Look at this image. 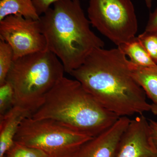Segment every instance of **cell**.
<instances>
[{"instance_id":"1","label":"cell","mask_w":157,"mask_h":157,"mask_svg":"<svg viewBox=\"0 0 157 157\" xmlns=\"http://www.w3.org/2000/svg\"><path fill=\"white\" fill-rule=\"evenodd\" d=\"M131 61L118 47L93 51L70 75L93 98L120 117L150 111L144 91L132 75Z\"/></svg>"},{"instance_id":"2","label":"cell","mask_w":157,"mask_h":157,"mask_svg":"<svg viewBox=\"0 0 157 157\" xmlns=\"http://www.w3.org/2000/svg\"><path fill=\"white\" fill-rule=\"evenodd\" d=\"M47 49L61 62L66 73L79 67L96 48L104 42L91 29L79 0H61L39 19Z\"/></svg>"},{"instance_id":"3","label":"cell","mask_w":157,"mask_h":157,"mask_svg":"<svg viewBox=\"0 0 157 157\" xmlns=\"http://www.w3.org/2000/svg\"><path fill=\"white\" fill-rule=\"evenodd\" d=\"M31 117L53 120L92 137L109 128L120 117L98 103L78 80L65 76Z\"/></svg>"},{"instance_id":"4","label":"cell","mask_w":157,"mask_h":157,"mask_svg":"<svg viewBox=\"0 0 157 157\" xmlns=\"http://www.w3.org/2000/svg\"><path fill=\"white\" fill-rule=\"evenodd\" d=\"M65 72L58 58L46 49L14 60L6 80L14 89L16 105L32 115Z\"/></svg>"},{"instance_id":"5","label":"cell","mask_w":157,"mask_h":157,"mask_svg":"<svg viewBox=\"0 0 157 157\" xmlns=\"http://www.w3.org/2000/svg\"><path fill=\"white\" fill-rule=\"evenodd\" d=\"M93 137L53 120L29 117L21 124L14 142L40 150L48 157H74Z\"/></svg>"},{"instance_id":"6","label":"cell","mask_w":157,"mask_h":157,"mask_svg":"<svg viewBox=\"0 0 157 157\" xmlns=\"http://www.w3.org/2000/svg\"><path fill=\"white\" fill-rule=\"evenodd\" d=\"M91 24L117 46L135 38L138 23L131 0H89Z\"/></svg>"},{"instance_id":"7","label":"cell","mask_w":157,"mask_h":157,"mask_svg":"<svg viewBox=\"0 0 157 157\" xmlns=\"http://www.w3.org/2000/svg\"><path fill=\"white\" fill-rule=\"evenodd\" d=\"M0 39L12 48L14 60L47 49L39 20L11 15L0 21Z\"/></svg>"},{"instance_id":"8","label":"cell","mask_w":157,"mask_h":157,"mask_svg":"<svg viewBox=\"0 0 157 157\" xmlns=\"http://www.w3.org/2000/svg\"><path fill=\"white\" fill-rule=\"evenodd\" d=\"M116 157H157L149 120L143 114L131 120Z\"/></svg>"},{"instance_id":"9","label":"cell","mask_w":157,"mask_h":157,"mask_svg":"<svg viewBox=\"0 0 157 157\" xmlns=\"http://www.w3.org/2000/svg\"><path fill=\"white\" fill-rule=\"evenodd\" d=\"M131 119L122 117L109 128L83 144L74 157H116Z\"/></svg>"},{"instance_id":"10","label":"cell","mask_w":157,"mask_h":157,"mask_svg":"<svg viewBox=\"0 0 157 157\" xmlns=\"http://www.w3.org/2000/svg\"><path fill=\"white\" fill-rule=\"evenodd\" d=\"M32 114L28 110L15 105L0 116V157H3L14 143V138L22 121Z\"/></svg>"},{"instance_id":"11","label":"cell","mask_w":157,"mask_h":157,"mask_svg":"<svg viewBox=\"0 0 157 157\" xmlns=\"http://www.w3.org/2000/svg\"><path fill=\"white\" fill-rule=\"evenodd\" d=\"M131 63L134 78L143 89L147 97L153 104H157V65L144 67Z\"/></svg>"},{"instance_id":"12","label":"cell","mask_w":157,"mask_h":157,"mask_svg":"<svg viewBox=\"0 0 157 157\" xmlns=\"http://www.w3.org/2000/svg\"><path fill=\"white\" fill-rule=\"evenodd\" d=\"M11 15H20L34 20H39L40 17L32 0H1L0 21Z\"/></svg>"},{"instance_id":"13","label":"cell","mask_w":157,"mask_h":157,"mask_svg":"<svg viewBox=\"0 0 157 157\" xmlns=\"http://www.w3.org/2000/svg\"><path fill=\"white\" fill-rule=\"evenodd\" d=\"M117 47L120 48L126 56H129L130 60L134 64L144 67L157 65L150 56L137 37H135Z\"/></svg>"},{"instance_id":"14","label":"cell","mask_w":157,"mask_h":157,"mask_svg":"<svg viewBox=\"0 0 157 157\" xmlns=\"http://www.w3.org/2000/svg\"><path fill=\"white\" fill-rule=\"evenodd\" d=\"M14 53L10 45L0 41V85L6 81L7 75L14 61Z\"/></svg>"},{"instance_id":"15","label":"cell","mask_w":157,"mask_h":157,"mask_svg":"<svg viewBox=\"0 0 157 157\" xmlns=\"http://www.w3.org/2000/svg\"><path fill=\"white\" fill-rule=\"evenodd\" d=\"M16 105L14 89L9 82L0 85V116L4 115Z\"/></svg>"},{"instance_id":"16","label":"cell","mask_w":157,"mask_h":157,"mask_svg":"<svg viewBox=\"0 0 157 157\" xmlns=\"http://www.w3.org/2000/svg\"><path fill=\"white\" fill-rule=\"evenodd\" d=\"M3 157H48L42 151L14 142Z\"/></svg>"},{"instance_id":"17","label":"cell","mask_w":157,"mask_h":157,"mask_svg":"<svg viewBox=\"0 0 157 157\" xmlns=\"http://www.w3.org/2000/svg\"><path fill=\"white\" fill-rule=\"evenodd\" d=\"M137 38L151 59L157 64V35L144 31Z\"/></svg>"},{"instance_id":"18","label":"cell","mask_w":157,"mask_h":157,"mask_svg":"<svg viewBox=\"0 0 157 157\" xmlns=\"http://www.w3.org/2000/svg\"><path fill=\"white\" fill-rule=\"evenodd\" d=\"M39 16L43 14L50 8L52 5L61 0H32ZM80 1V0H79ZM85 1V0H83Z\"/></svg>"},{"instance_id":"19","label":"cell","mask_w":157,"mask_h":157,"mask_svg":"<svg viewBox=\"0 0 157 157\" xmlns=\"http://www.w3.org/2000/svg\"><path fill=\"white\" fill-rule=\"evenodd\" d=\"M145 32L157 35V8L150 14Z\"/></svg>"},{"instance_id":"20","label":"cell","mask_w":157,"mask_h":157,"mask_svg":"<svg viewBox=\"0 0 157 157\" xmlns=\"http://www.w3.org/2000/svg\"><path fill=\"white\" fill-rule=\"evenodd\" d=\"M150 126L151 131V136L155 145L157 148V121L149 120Z\"/></svg>"},{"instance_id":"21","label":"cell","mask_w":157,"mask_h":157,"mask_svg":"<svg viewBox=\"0 0 157 157\" xmlns=\"http://www.w3.org/2000/svg\"><path fill=\"white\" fill-rule=\"evenodd\" d=\"M150 111L152 113L157 117V104H151Z\"/></svg>"},{"instance_id":"22","label":"cell","mask_w":157,"mask_h":157,"mask_svg":"<svg viewBox=\"0 0 157 157\" xmlns=\"http://www.w3.org/2000/svg\"><path fill=\"white\" fill-rule=\"evenodd\" d=\"M146 4L147 7L148 9H150L151 7L152 4L153 0H144Z\"/></svg>"}]
</instances>
